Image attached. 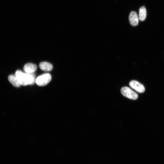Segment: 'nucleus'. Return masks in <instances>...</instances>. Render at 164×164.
<instances>
[{"label": "nucleus", "instance_id": "obj_1", "mask_svg": "<svg viewBox=\"0 0 164 164\" xmlns=\"http://www.w3.org/2000/svg\"><path fill=\"white\" fill-rule=\"evenodd\" d=\"M15 75L21 85L26 86L32 84L36 81L35 76L33 73H24L18 70L16 71Z\"/></svg>", "mask_w": 164, "mask_h": 164}, {"label": "nucleus", "instance_id": "obj_2", "mask_svg": "<svg viewBox=\"0 0 164 164\" xmlns=\"http://www.w3.org/2000/svg\"><path fill=\"white\" fill-rule=\"evenodd\" d=\"M121 92L123 95L129 99L135 100L138 98V94L128 87H122Z\"/></svg>", "mask_w": 164, "mask_h": 164}, {"label": "nucleus", "instance_id": "obj_3", "mask_svg": "<svg viewBox=\"0 0 164 164\" xmlns=\"http://www.w3.org/2000/svg\"><path fill=\"white\" fill-rule=\"evenodd\" d=\"M51 77L50 74L46 73L39 76L36 80L35 82L38 86H44L50 81Z\"/></svg>", "mask_w": 164, "mask_h": 164}, {"label": "nucleus", "instance_id": "obj_4", "mask_svg": "<svg viewBox=\"0 0 164 164\" xmlns=\"http://www.w3.org/2000/svg\"><path fill=\"white\" fill-rule=\"evenodd\" d=\"M129 84L132 88L139 93H142L145 91V89L143 85L136 80L131 81Z\"/></svg>", "mask_w": 164, "mask_h": 164}, {"label": "nucleus", "instance_id": "obj_5", "mask_svg": "<svg viewBox=\"0 0 164 164\" xmlns=\"http://www.w3.org/2000/svg\"><path fill=\"white\" fill-rule=\"evenodd\" d=\"M138 20L137 13L134 11L131 12L129 16V20L131 25L133 26H137L138 23Z\"/></svg>", "mask_w": 164, "mask_h": 164}, {"label": "nucleus", "instance_id": "obj_6", "mask_svg": "<svg viewBox=\"0 0 164 164\" xmlns=\"http://www.w3.org/2000/svg\"><path fill=\"white\" fill-rule=\"evenodd\" d=\"M36 66L32 63H27L23 67V70L27 73H32L35 72L37 69Z\"/></svg>", "mask_w": 164, "mask_h": 164}, {"label": "nucleus", "instance_id": "obj_7", "mask_svg": "<svg viewBox=\"0 0 164 164\" xmlns=\"http://www.w3.org/2000/svg\"><path fill=\"white\" fill-rule=\"evenodd\" d=\"M39 67L41 70L45 71H50L53 68L51 63L46 62L40 63L39 64Z\"/></svg>", "mask_w": 164, "mask_h": 164}, {"label": "nucleus", "instance_id": "obj_8", "mask_svg": "<svg viewBox=\"0 0 164 164\" xmlns=\"http://www.w3.org/2000/svg\"><path fill=\"white\" fill-rule=\"evenodd\" d=\"M9 81L15 87H19L20 86L18 79L15 75H10L8 77Z\"/></svg>", "mask_w": 164, "mask_h": 164}, {"label": "nucleus", "instance_id": "obj_9", "mask_svg": "<svg viewBox=\"0 0 164 164\" xmlns=\"http://www.w3.org/2000/svg\"><path fill=\"white\" fill-rule=\"evenodd\" d=\"M146 10L145 6L140 7L139 11V20L142 21H144L146 18Z\"/></svg>", "mask_w": 164, "mask_h": 164}]
</instances>
